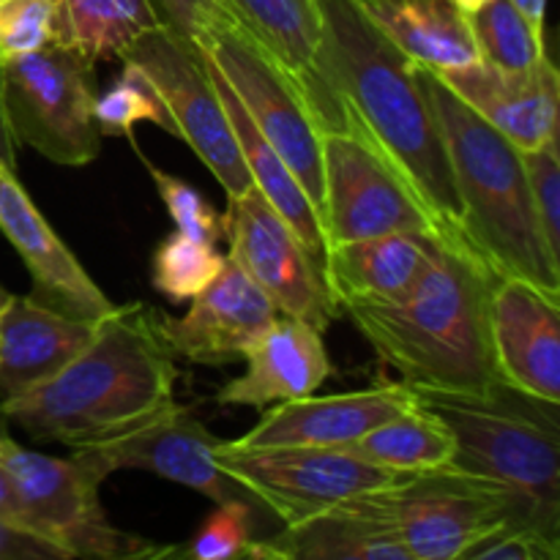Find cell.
Listing matches in <instances>:
<instances>
[{
  "label": "cell",
  "mask_w": 560,
  "mask_h": 560,
  "mask_svg": "<svg viewBox=\"0 0 560 560\" xmlns=\"http://www.w3.org/2000/svg\"><path fill=\"white\" fill-rule=\"evenodd\" d=\"M93 66L55 44L0 63V98L16 145L33 148L63 167H82L98 156Z\"/></svg>",
  "instance_id": "8992f818"
},
{
  "label": "cell",
  "mask_w": 560,
  "mask_h": 560,
  "mask_svg": "<svg viewBox=\"0 0 560 560\" xmlns=\"http://www.w3.org/2000/svg\"><path fill=\"white\" fill-rule=\"evenodd\" d=\"M55 0H0V63L47 47Z\"/></svg>",
  "instance_id": "e575fe53"
},
{
  "label": "cell",
  "mask_w": 560,
  "mask_h": 560,
  "mask_svg": "<svg viewBox=\"0 0 560 560\" xmlns=\"http://www.w3.org/2000/svg\"><path fill=\"white\" fill-rule=\"evenodd\" d=\"M0 517L9 520V523L22 525V528H27L25 509H22L20 495H16V490H14V485H11L9 476H5L3 465H0Z\"/></svg>",
  "instance_id": "f35d334b"
},
{
  "label": "cell",
  "mask_w": 560,
  "mask_h": 560,
  "mask_svg": "<svg viewBox=\"0 0 560 560\" xmlns=\"http://www.w3.org/2000/svg\"><path fill=\"white\" fill-rule=\"evenodd\" d=\"M0 465L25 509L27 528L63 547L71 558H159L162 547L115 528L98 501L102 479L80 459L49 457L20 446L0 410Z\"/></svg>",
  "instance_id": "52a82bcc"
},
{
  "label": "cell",
  "mask_w": 560,
  "mask_h": 560,
  "mask_svg": "<svg viewBox=\"0 0 560 560\" xmlns=\"http://www.w3.org/2000/svg\"><path fill=\"white\" fill-rule=\"evenodd\" d=\"M255 509L262 512L260 506L246 501H228L217 503L195 539L186 547L175 550V547H162V556H180L191 560H233L244 558L246 547L252 545V525H255Z\"/></svg>",
  "instance_id": "1f68e13d"
},
{
  "label": "cell",
  "mask_w": 560,
  "mask_h": 560,
  "mask_svg": "<svg viewBox=\"0 0 560 560\" xmlns=\"http://www.w3.org/2000/svg\"><path fill=\"white\" fill-rule=\"evenodd\" d=\"M241 359L246 361V372L219 388V405L268 408L290 402L315 394L331 375L323 331L295 317H277Z\"/></svg>",
  "instance_id": "44dd1931"
},
{
  "label": "cell",
  "mask_w": 560,
  "mask_h": 560,
  "mask_svg": "<svg viewBox=\"0 0 560 560\" xmlns=\"http://www.w3.org/2000/svg\"><path fill=\"white\" fill-rule=\"evenodd\" d=\"M525 16H528L530 25L541 27L545 31V9H547V0H512Z\"/></svg>",
  "instance_id": "60d3db41"
},
{
  "label": "cell",
  "mask_w": 560,
  "mask_h": 560,
  "mask_svg": "<svg viewBox=\"0 0 560 560\" xmlns=\"http://www.w3.org/2000/svg\"><path fill=\"white\" fill-rule=\"evenodd\" d=\"M244 558L260 560H413L372 492L328 506L271 539H252Z\"/></svg>",
  "instance_id": "7402d4cb"
},
{
  "label": "cell",
  "mask_w": 560,
  "mask_h": 560,
  "mask_svg": "<svg viewBox=\"0 0 560 560\" xmlns=\"http://www.w3.org/2000/svg\"><path fill=\"white\" fill-rule=\"evenodd\" d=\"M454 435L448 468L495 485L517 528L560 541V402L498 381L487 394L416 392Z\"/></svg>",
  "instance_id": "5b68a950"
},
{
  "label": "cell",
  "mask_w": 560,
  "mask_h": 560,
  "mask_svg": "<svg viewBox=\"0 0 560 560\" xmlns=\"http://www.w3.org/2000/svg\"><path fill=\"white\" fill-rule=\"evenodd\" d=\"M416 402V392L405 383H377L364 392L331 394V397H301L277 402L233 448L310 446L345 448L377 424L402 413Z\"/></svg>",
  "instance_id": "e0dca14e"
},
{
  "label": "cell",
  "mask_w": 560,
  "mask_h": 560,
  "mask_svg": "<svg viewBox=\"0 0 560 560\" xmlns=\"http://www.w3.org/2000/svg\"><path fill=\"white\" fill-rule=\"evenodd\" d=\"M413 560H463L501 525L512 523L509 498L495 485L452 468L424 470L372 492Z\"/></svg>",
  "instance_id": "8fae6325"
},
{
  "label": "cell",
  "mask_w": 560,
  "mask_h": 560,
  "mask_svg": "<svg viewBox=\"0 0 560 560\" xmlns=\"http://www.w3.org/2000/svg\"><path fill=\"white\" fill-rule=\"evenodd\" d=\"M454 235L386 233L328 244L323 279L339 310L364 304H392L419 284L435 262L443 241Z\"/></svg>",
  "instance_id": "ffe728a7"
},
{
  "label": "cell",
  "mask_w": 560,
  "mask_h": 560,
  "mask_svg": "<svg viewBox=\"0 0 560 560\" xmlns=\"http://www.w3.org/2000/svg\"><path fill=\"white\" fill-rule=\"evenodd\" d=\"M159 22L175 36L197 44V38L217 20L233 14L224 0H151Z\"/></svg>",
  "instance_id": "8d00e7d4"
},
{
  "label": "cell",
  "mask_w": 560,
  "mask_h": 560,
  "mask_svg": "<svg viewBox=\"0 0 560 560\" xmlns=\"http://www.w3.org/2000/svg\"><path fill=\"white\" fill-rule=\"evenodd\" d=\"M224 3L235 20L293 77L306 102L315 88V52L320 42L317 0H224Z\"/></svg>",
  "instance_id": "4316f807"
},
{
  "label": "cell",
  "mask_w": 560,
  "mask_h": 560,
  "mask_svg": "<svg viewBox=\"0 0 560 560\" xmlns=\"http://www.w3.org/2000/svg\"><path fill=\"white\" fill-rule=\"evenodd\" d=\"M320 151L326 246L386 233H441L410 186L370 145L345 131H320Z\"/></svg>",
  "instance_id": "4fadbf2b"
},
{
  "label": "cell",
  "mask_w": 560,
  "mask_h": 560,
  "mask_svg": "<svg viewBox=\"0 0 560 560\" xmlns=\"http://www.w3.org/2000/svg\"><path fill=\"white\" fill-rule=\"evenodd\" d=\"M159 25L151 0H55L49 44L98 63L124 58L142 33Z\"/></svg>",
  "instance_id": "484cf974"
},
{
  "label": "cell",
  "mask_w": 560,
  "mask_h": 560,
  "mask_svg": "<svg viewBox=\"0 0 560 560\" xmlns=\"http://www.w3.org/2000/svg\"><path fill=\"white\" fill-rule=\"evenodd\" d=\"M202 58H206L208 74H211L213 85H217L219 91V98H222L230 126H233L235 137H238L241 156H244L246 170H249L252 186L282 213V219L293 228V233L299 235L301 244L323 262V255H326V238H323V224L317 206L312 202V197L306 195V189L301 186V180L295 178L293 170L288 167V162L279 156L277 148H271V142L257 131L255 120L249 118V113L244 109L241 98L235 96L230 82L222 77V71L213 66V60L208 58L206 52H202Z\"/></svg>",
  "instance_id": "d4e9b609"
},
{
  "label": "cell",
  "mask_w": 560,
  "mask_h": 560,
  "mask_svg": "<svg viewBox=\"0 0 560 560\" xmlns=\"http://www.w3.org/2000/svg\"><path fill=\"white\" fill-rule=\"evenodd\" d=\"M142 120L175 135L173 118L153 82L140 66L124 60V71L115 77L113 85L93 98V124L102 137H129L131 140V129Z\"/></svg>",
  "instance_id": "f546056e"
},
{
  "label": "cell",
  "mask_w": 560,
  "mask_h": 560,
  "mask_svg": "<svg viewBox=\"0 0 560 560\" xmlns=\"http://www.w3.org/2000/svg\"><path fill=\"white\" fill-rule=\"evenodd\" d=\"M419 80L438 115L459 197V230L498 277H520L560 299V260L530 200L523 151L474 113L435 71Z\"/></svg>",
  "instance_id": "277c9868"
},
{
  "label": "cell",
  "mask_w": 560,
  "mask_h": 560,
  "mask_svg": "<svg viewBox=\"0 0 560 560\" xmlns=\"http://www.w3.org/2000/svg\"><path fill=\"white\" fill-rule=\"evenodd\" d=\"M0 164L9 170H16V142L11 137L9 120H5L3 98H0Z\"/></svg>",
  "instance_id": "ab89813d"
},
{
  "label": "cell",
  "mask_w": 560,
  "mask_h": 560,
  "mask_svg": "<svg viewBox=\"0 0 560 560\" xmlns=\"http://www.w3.org/2000/svg\"><path fill=\"white\" fill-rule=\"evenodd\" d=\"M320 42L310 113L320 131L370 145L410 186L443 235L459 230V197L419 66L399 52L359 0H317ZM465 238V235H463Z\"/></svg>",
  "instance_id": "6da1fadb"
},
{
  "label": "cell",
  "mask_w": 560,
  "mask_h": 560,
  "mask_svg": "<svg viewBox=\"0 0 560 560\" xmlns=\"http://www.w3.org/2000/svg\"><path fill=\"white\" fill-rule=\"evenodd\" d=\"M490 345L498 381L530 397L560 402V306L520 277H495Z\"/></svg>",
  "instance_id": "9a60e30c"
},
{
  "label": "cell",
  "mask_w": 560,
  "mask_h": 560,
  "mask_svg": "<svg viewBox=\"0 0 560 560\" xmlns=\"http://www.w3.org/2000/svg\"><path fill=\"white\" fill-rule=\"evenodd\" d=\"M222 222L228 257L273 301L279 315L310 323L317 331L337 320L339 306L323 279V262L255 186L228 197Z\"/></svg>",
  "instance_id": "7c38bea8"
},
{
  "label": "cell",
  "mask_w": 560,
  "mask_h": 560,
  "mask_svg": "<svg viewBox=\"0 0 560 560\" xmlns=\"http://www.w3.org/2000/svg\"><path fill=\"white\" fill-rule=\"evenodd\" d=\"M383 36L430 71H452L476 63L474 31L452 0H359Z\"/></svg>",
  "instance_id": "cb8c5ba5"
},
{
  "label": "cell",
  "mask_w": 560,
  "mask_h": 560,
  "mask_svg": "<svg viewBox=\"0 0 560 560\" xmlns=\"http://www.w3.org/2000/svg\"><path fill=\"white\" fill-rule=\"evenodd\" d=\"M277 317L273 301L224 257V266L191 299L184 317L159 312V331L175 355L202 366H222L244 353Z\"/></svg>",
  "instance_id": "2e32d148"
},
{
  "label": "cell",
  "mask_w": 560,
  "mask_h": 560,
  "mask_svg": "<svg viewBox=\"0 0 560 560\" xmlns=\"http://www.w3.org/2000/svg\"><path fill=\"white\" fill-rule=\"evenodd\" d=\"M525 175H528L530 200L539 217L547 246L560 260V153L558 137H550L539 148L523 151Z\"/></svg>",
  "instance_id": "836d02e7"
},
{
  "label": "cell",
  "mask_w": 560,
  "mask_h": 560,
  "mask_svg": "<svg viewBox=\"0 0 560 560\" xmlns=\"http://www.w3.org/2000/svg\"><path fill=\"white\" fill-rule=\"evenodd\" d=\"M197 49L222 71L249 118L255 120L257 131L271 142V148H277L320 213V129L293 77L233 14L213 22L197 38Z\"/></svg>",
  "instance_id": "ba28073f"
},
{
  "label": "cell",
  "mask_w": 560,
  "mask_h": 560,
  "mask_svg": "<svg viewBox=\"0 0 560 560\" xmlns=\"http://www.w3.org/2000/svg\"><path fill=\"white\" fill-rule=\"evenodd\" d=\"M175 381L178 366L159 331V312L137 301L115 306L58 375L0 399V410L33 441L74 448L151 421L175 402Z\"/></svg>",
  "instance_id": "7a4b0ae2"
},
{
  "label": "cell",
  "mask_w": 560,
  "mask_h": 560,
  "mask_svg": "<svg viewBox=\"0 0 560 560\" xmlns=\"http://www.w3.org/2000/svg\"><path fill=\"white\" fill-rule=\"evenodd\" d=\"M435 74L520 151H530L558 137L560 77L550 55L520 71L476 60L463 69Z\"/></svg>",
  "instance_id": "d6986e66"
},
{
  "label": "cell",
  "mask_w": 560,
  "mask_h": 560,
  "mask_svg": "<svg viewBox=\"0 0 560 560\" xmlns=\"http://www.w3.org/2000/svg\"><path fill=\"white\" fill-rule=\"evenodd\" d=\"M0 233L9 238L31 271L33 290H36L33 299L88 323H98L115 310L113 301L88 277L80 260L33 206L14 170L3 164H0Z\"/></svg>",
  "instance_id": "ac0fdd59"
},
{
  "label": "cell",
  "mask_w": 560,
  "mask_h": 560,
  "mask_svg": "<svg viewBox=\"0 0 560 560\" xmlns=\"http://www.w3.org/2000/svg\"><path fill=\"white\" fill-rule=\"evenodd\" d=\"M476 49L485 63L520 71L545 58V31L530 25L512 0H490L468 14Z\"/></svg>",
  "instance_id": "f1b7e54d"
},
{
  "label": "cell",
  "mask_w": 560,
  "mask_h": 560,
  "mask_svg": "<svg viewBox=\"0 0 560 560\" xmlns=\"http://www.w3.org/2000/svg\"><path fill=\"white\" fill-rule=\"evenodd\" d=\"M219 443L222 441L213 438L184 405L173 402L131 432L74 446L71 457L80 459L102 481L115 470H145L159 479L189 487L213 503L246 501L260 506V501L244 485L219 468Z\"/></svg>",
  "instance_id": "5bb4252c"
},
{
  "label": "cell",
  "mask_w": 560,
  "mask_h": 560,
  "mask_svg": "<svg viewBox=\"0 0 560 560\" xmlns=\"http://www.w3.org/2000/svg\"><path fill=\"white\" fill-rule=\"evenodd\" d=\"M80 320L33 295H11L0 310V399L20 397L58 375L93 337Z\"/></svg>",
  "instance_id": "603a6c76"
},
{
  "label": "cell",
  "mask_w": 560,
  "mask_h": 560,
  "mask_svg": "<svg viewBox=\"0 0 560 560\" xmlns=\"http://www.w3.org/2000/svg\"><path fill=\"white\" fill-rule=\"evenodd\" d=\"M0 560H71L63 547L0 517Z\"/></svg>",
  "instance_id": "74e56055"
},
{
  "label": "cell",
  "mask_w": 560,
  "mask_h": 560,
  "mask_svg": "<svg viewBox=\"0 0 560 560\" xmlns=\"http://www.w3.org/2000/svg\"><path fill=\"white\" fill-rule=\"evenodd\" d=\"M345 452L355 454L377 468L413 476L424 474V470L448 468L454 457V435L416 397L408 410L377 424L359 441L348 443Z\"/></svg>",
  "instance_id": "83f0119b"
},
{
  "label": "cell",
  "mask_w": 560,
  "mask_h": 560,
  "mask_svg": "<svg viewBox=\"0 0 560 560\" xmlns=\"http://www.w3.org/2000/svg\"><path fill=\"white\" fill-rule=\"evenodd\" d=\"M463 560H560V541L517 525H501L476 541Z\"/></svg>",
  "instance_id": "d590c367"
},
{
  "label": "cell",
  "mask_w": 560,
  "mask_h": 560,
  "mask_svg": "<svg viewBox=\"0 0 560 560\" xmlns=\"http://www.w3.org/2000/svg\"><path fill=\"white\" fill-rule=\"evenodd\" d=\"M9 299H11V293H9V290L3 288V284H0V310H3L5 301H9Z\"/></svg>",
  "instance_id": "7bdbcfd3"
},
{
  "label": "cell",
  "mask_w": 560,
  "mask_h": 560,
  "mask_svg": "<svg viewBox=\"0 0 560 560\" xmlns=\"http://www.w3.org/2000/svg\"><path fill=\"white\" fill-rule=\"evenodd\" d=\"M120 60H131L145 71L173 118L175 137L200 156L228 197L249 191L252 178L241 156L238 137L197 44L159 25L142 33Z\"/></svg>",
  "instance_id": "9c48e42d"
},
{
  "label": "cell",
  "mask_w": 560,
  "mask_h": 560,
  "mask_svg": "<svg viewBox=\"0 0 560 560\" xmlns=\"http://www.w3.org/2000/svg\"><path fill=\"white\" fill-rule=\"evenodd\" d=\"M142 162H145V159H142ZM145 167L148 173H151L159 197H162L170 217H173L175 230L189 235V238L206 241V244L217 246L219 241L224 238V222L217 213V208H213L195 186L186 184V180L153 167L151 162H145Z\"/></svg>",
  "instance_id": "d6a6232c"
},
{
  "label": "cell",
  "mask_w": 560,
  "mask_h": 560,
  "mask_svg": "<svg viewBox=\"0 0 560 560\" xmlns=\"http://www.w3.org/2000/svg\"><path fill=\"white\" fill-rule=\"evenodd\" d=\"M222 266L224 257L219 255L217 246L175 230L153 252L151 282L173 304H184L195 299Z\"/></svg>",
  "instance_id": "4dcf8cb0"
},
{
  "label": "cell",
  "mask_w": 560,
  "mask_h": 560,
  "mask_svg": "<svg viewBox=\"0 0 560 560\" xmlns=\"http://www.w3.org/2000/svg\"><path fill=\"white\" fill-rule=\"evenodd\" d=\"M217 463L284 525L405 479V474L377 468L345 448H233L222 441Z\"/></svg>",
  "instance_id": "30bf717a"
},
{
  "label": "cell",
  "mask_w": 560,
  "mask_h": 560,
  "mask_svg": "<svg viewBox=\"0 0 560 560\" xmlns=\"http://www.w3.org/2000/svg\"><path fill=\"white\" fill-rule=\"evenodd\" d=\"M495 277L474 246L454 235L408 295L345 312L413 392L487 394L498 383L490 345Z\"/></svg>",
  "instance_id": "3957f363"
},
{
  "label": "cell",
  "mask_w": 560,
  "mask_h": 560,
  "mask_svg": "<svg viewBox=\"0 0 560 560\" xmlns=\"http://www.w3.org/2000/svg\"><path fill=\"white\" fill-rule=\"evenodd\" d=\"M454 5H457L459 11H465V14H474V11H479L481 5L490 3V0H452Z\"/></svg>",
  "instance_id": "b9f144b4"
}]
</instances>
